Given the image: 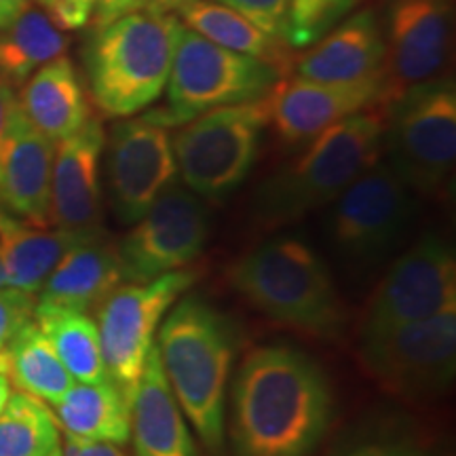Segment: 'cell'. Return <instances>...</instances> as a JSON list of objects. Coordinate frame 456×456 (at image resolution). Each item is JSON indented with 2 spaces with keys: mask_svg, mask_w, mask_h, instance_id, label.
Wrapping results in <instances>:
<instances>
[{
  "mask_svg": "<svg viewBox=\"0 0 456 456\" xmlns=\"http://www.w3.org/2000/svg\"><path fill=\"white\" fill-rule=\"evenodd\" d=\"M231 397L235 456H311L334 414L326 372L289 345L249 351Z\"/></svg>",
  "mask_w": 456,
  "mask_h": 456,
  "instance_id": "obj_1",
  "label": "cell"
},
{
  "mask_svg": "<svg viewBox=\"0 0 456 456\" xmlns=\"http://www.w3.org/2000/svg\"><path fill=\"white\" fill-rule=\"evenodd\" d=\"M157 349L182 414L203 446L222 456L228 383L239 349L232 319L199 296H184L165 317Z\"/></svg>",
  "mask_w": 456,
  "mask_h": 456,
  "instance_id": "obj_2",
  "label": "cell"
},
{
  "mask_svg": "<svg viewBox=\"0 0 456 456\" xmlns=\"http://www.w3.org/2000/svg\"><path fill=\"white\" fill-rule=\"evenodd\" d=\"M385 112L368 108L342 118L306 142L288 163L258 188L254 212L266 226L289 224L334 203L363 171L380 159Z\"/></svg>",
  "mask_w": 456,
  "mask_h": 456,
  "instance_id": "obj_3",
  "label": "cell"
},
{
  "mask_svg": "<svg viewBox=\"0 0 456 456\" xmlns=\"http://www.w3.org/2000/svg\"><path fill=\"white\" fill-rule=\"evenodd\" d=\"M228 281L260 313L317 338H336L345 305L326 260L296 237H275L243 254Z\"/></svg>",
  "mask_w": 456,
  "mask_h": 456,
  "instance_id": "obj_4",
  "label": "cell"
},
{
  "mask_svg": "<svg viewBox=\"0 0 456 456\" xmlns=\"http://www.w3.org/2000/svg\"><path fill=\"white\" fill-rule=\"evenodd\" d=\"M182 21L174 13L129 11L104 26L85 49L89 89L106 117L129 118L167 87Z\"/></svg>",
  "mask_w": 456,
  "mask_h": 456,
  "instance_id": "obj_5",
  "label": "cell"
},
{
  "mask_svg": "<svg viewBox=\"0 0 456 456\" xmlns=\"http://www.w3.org/2000/svg\"><path fill=\"white\" fill-rule=\"evenodd\" d=\"M285 74L279 68L220 47L182 24L167 81V102L144 117L163 127H180L214 108L265 100Z\"/></svg>",
  "mask_w": 456,
  "mask_h": 456,
  "instance_id": "obj_6",
  "label": "cell"
},
{
  "mask_svg": "<svg viewBox=\"0 0 456 456\" xmlns=\"http://www.w3.org/2000/svg\"><path fill=\"white\" fill-rule=\"evenodd\" d=\"M387 165L410 191L436 195L456 161V87L440 74L412 85L385 106Z\"/></svg>",
  "mask_w": 456,
  "mask_h": 456,
  "instance_id": "obj_7",
  "label": "cell"
},
{
  "mask_svg": "<svg viewBox=\"0 0 456 456\" xmlns=\"http://www.w3.org/2000/svg\"><path fill=\"white\" fill-rule=\"evenodd\" d=\"M265 104L222 106L180 125L171 135L178 178L208 201H222L243 184L258 161Z\"/></svg>",
  "mask_w": 456,
  "mask_h": 456,
  "instance_id": "obj_8",
  "label": "cell"
},
{
  "mask_svg": "<svg viewBox=\"0 0 456 456\" xmlns=\"http://www.w3.org/2000/svg\"><path fill=\"white\" fill-rule=\"evenodd\" d=\"M330 205V243L342 265L355 271H370L391 258L408 237L416 212L412 191L380 159Z\"/></svg>",
  "mask_w": 456,
  "mask_h": 456,
  "instance_id": "obj_9",
  "label": "cell"
},
{
  "mask_svg": "<svg viewBox=\"0 0 456 456\" xmlns=\"http://www.w3.org/2000/svg\"><path fill=\"white\" fill-rule=\"evenodd\" d=\"M197 279L199 273L186 266L144 283L117 285L98 306L95 323L106 374L129 403L163 317Z\"/></svg>",
  "mask_w": 456,
  "mask_h": 456,
  "instance_id": "obj_10",
  "label": "cell"
},
{
  "mask_svg": "<svg viewBox=\"0 0 456 456\" xmlns=\"http://www.w3.org/2000/svg\"><path fill=\"white\" fill-rule=\"evenodd\" d=\"M456 306V258L452 248L427 232L393 262L370 296L359 340L383 336Z\"/></svg>",
  "mask_w": 456,
  "mask_h": 456,
  "instance_id": "obj_11",
  "label": "cell"
},
{
  "mask_svg": "<svg viewBox=\"0 0 456 456\" xmlns=\"http://www.w3.org/2000/svg\"><path fill=\"white\" fill-rule=\"evenodd\" d=\"M359 359L393 395L419 399L446 391L456 374V306L359 340Z\"/></svg>",
  "mask_w": 456,
  "mask_h": 456,
  "instance_id": "obj_12",
  "label": "cell"
},
{
  "mask_svg": "<svg viewBox=\"0 0 456 456\" xmlns=\"http://www.w3.org/2000/svg\"><path fill=\"white\" fill-rule=\"evenodd\" d=\"M208 239L209 212L205 201L178 180L171 182L117 245L121 279L144 283L186 269L201 256Z\"/></svg>",
  "mask_w": 456,
  "mask_h": 456,
  "instance_id": "obj_13",
  "label": "cell"
},
{
  "mask_svg": "<svg viewBox=\"0 0 456 456\" xmlns=\"http://www.w3.org/2000/svg\"><path fill=\"white\" fill-rule=\"evenodd\" d=\"M104 151L112 209L123 224L131 226L178 180L171 134L146 117L125 118L114 123Z\"/></svg>",
  "mask_w": 456,
  "mask_h": 456,
  "instance_id": "obj_14",
  "label": "cell"
},
{
  "mask_svg": "<svg viewBox=\"0 0 456 456\" xmlns=\"http://www.w3.org/2000/svg\"><path fill=\"white\" fill-rule=\"evenodd\" d=\"M452 0H389L385 11V94L389 104L412 85L440 77L452 45Z\"/></svg>",
  "mask_w": 456,
  "mask_h": 456,
  "instance_id": "obj_15",
  "label": "cell"
},
{
  "mask_svg": "<svg viewBox=\"0 0 456 456\" xmlns=\"http://www.w3.org/2000/svg\"><path fill=\"white\" fill-rule=\"evenodd\" d=\"M385 83L328 85L306 78H279L262 100L266 125L289 146L306 144L322 131L368 108H385Z\"/></svg>",
  "mask_w": 456,
  "mask_h": 456,
  "instance_id": "obj_16",
  "label": "cell"
},
{
  "mask_svg": "<svg viewBox=\"0 0 456 456\" xmlns=\"http://www.w3.org/2000/svg\"><path fill=\"white\" fill-rule=\"evenodd\" d=\"M104 146L106 131L100 118H89L77 134L55 144L49 224L66 231L100 228Z\"/></svg>",
  "mask_w": 456,
  "mask_h": 456,
  "instance_id": "obj_17",
  "label": "cell"
},
{
  "mask_svg": "<svg viewBox=\"0 0 456 456\" xmlns=\"http://www.w3.org/2000/svg\"><path fill=\"white\" fill-rule=\"evenodd\" d=\"M385 60L383 21L374 9H362L319 38L294 68L296 77L315 83H385Z\"/></svg>",
  "mask_w": 456,
  "mask_h": 456,
  "instance_id": "obj_18",
  "label": "cell"
},
{
  "mask_svg": "<svg viewBox=\"0 0 456 456\" xmlns=\"http://www.w3.org/2000/svg\"><path fill=\"white\" fill-rule=\"evenodd\" d=\"M53 159L55 144L28 121L17 100L0 159V203L7 212L49 226Z\"/></svg>",
  "mask_w": 456,
  "mask_h": 456,
  "instance_id": "obj_19",
  "label": "cell"
},
{
  "mask_svg": "<svg viewBox=\"0 0 456 456\" xmlns=\"http://www.w3.org/2000/svg\"><path fill=\"white\" fill-rule=\"evenodd\" d=\"M135 456H199L186 416L163 372L157 345L131 397V436Z\"/></svg>",
  "mask_w": 456,
  "mask_h": 456,
  "instance_id": "obj_20",
  "label": "cell"
},
{
  "mask_svg": "<svg viewBox=\"0 0 456 456\" xmlns=\"http://www.w3.org/2000/svg\"><path fill=\"white\" fill-rule=\"evenodd\" d=\"M121 281L118 248L108 241L102 231H95L68 249L64 258L57 262L38 289V302L89 313L94 306H100Z\"/></svg>",
  "mask_w": 456,
  "mask_h": 456,
  "instance_id": "obj_21",
  "label": "cell"
},
{
  "mask_svg": "<svg viewBox=\"0 0 456 456\" xmlns=\"http://www.w3.org/2000/svg\"><path fill=\"white\" fill-rule=\"evenodd\" d=\"M17 100L28 121L53 144L70 138L91 118L81 78L66 55L38 68Z\"/></svg>",
  "mask_w": 456,
  "mask_h": 456,
  "instance_id": "obj_22",
  "label": "cell"
},
{
  "mask_svg": "<svg viewBox=\"0 0 456 456\" xmlns=\"http://www.w3.org/2000/svg\"><path fill=\"white\" fill-rule=\"evenodd\" d=\"M95 231L100 228L49 231L47 226H37L17 218L0 205V254H3L7 285L21 292L37 294L68 249Z\"/></svg>",
  "mask_w": 456,
  "mask_h": 456,
  "instance_id": "obj_23",
  "label": "cell"
},
{
  "mask_svg": "<svg viewBox=\"0 0 456 456\" xmlns=\"http://www.w3.org/2000/svg\"><path fill=\"white\" fill-rule=\"evenodd\" d=\"M51 408L66 433L117 446L129 442L131 403L110 376L98 383H74Z\"/></svg>",
  "mask_w": 456,
  "mask_h": 456,
  "instance_id": "obj_24",
  "label": "cell"
},
{
  "mask_svg": "<svg viewBox=\"0 0 456 456\" xmlns=\"http://www.w3.org/2000/svg\"><path fill=\"white\" fill-rule=\"evenodd\" d=\"M68 37L38 4L0 28V78L21 87L38 68L66 53Z\"/></svg>",
  "mask_w": 456,
  "mask_h": 456,
  "instance_id": "obj_25",
  "label": "cell"
},
{
  "mask_svg": "<svg viewBox=\"0 0 456 456\" xmlns=\"http://www.w3.org/2000/svg\"><path fill=\"white\" fill-rule=\"evenodd\" d=\"M178 20L203 38L235 53L256 57L275 66L283 74L289 66V47L277 38L269 37L245 20L237 11L216 3V0H195L178 11Z\"/></svg>",
  "mask_w": 456,
  "mask_h": 456,
  "instance_id": "obj_26",
  "label": "cell"
},
{
  "mask_svg": "<svg viewBox=\"0 0 456 456\" xmlns=\"http://www.w3.org/2000/svg\"><path fill=\"white\" fill-rule=\"evenodd\" d=\"M34 319L77 383H98L108 379L98 323L89 313L37 300Z\"/></svg>",
  "mask_w": 456,
  "mask_h": 456,
  "instance_id": "obj_27",
  "label": "cell"
},
{
  "mask_svg": "<svg viewBox=\"0 0 456 456\" xmlns=\"http://www.w3.org/2000/svg\"><path fill=\"white\" fill-rule=\"evenodd\" d=\"M0 355L4 359L11 383L28 395L43 399L49 406L60 402L74 385V379L38 328L37 319L28 322Z\"/></svg>",
  "mask_w": 456,
  "mask_h": 456,
  "instance_id": "obj_28",
  "label": "cell"
},
{
  "mask_svg": "<svg viewBox=\"0 0 456 456\" xmlns=\"http://www.w3.org/2000/svg\"><path fill=\"white\" fill-rule=\"evenodd\" d=\"M60 446V425L43 399L11 393L0 412V456H49Z\"/></svg>",
  "mask_w": 456,
  "mask_h": 456,
  "instance_id": "obj_29",
  "label": "cell"
},
{
  "mask_svg": "<svg viewBox=\"0 0 456 456\" xmlns=\"http://www.w3.org/2000/svg\"><path fill=\"white\" fill-rule=\"evenodd\" d=\"M359 4V0H289L285 45L309 49Z\"/></svg>",
  "mask_w": 456,
  "mask_h": 456,
  "instance_id": "obj_30",
  "label": "cell"
},
{
  "mask_svg": "<svg viewBox=\"0 0 456 456\" xmlns=\"http://www.w3.org/2000/svg\"><path fill=\"white\" fill-rule=\"evenodd\" d=\"M216 3L237 11L239 15L252 21L262 32L285 43L289 0H216Z\"/></svg>",
  "mask_w": 456,
  "mask_h": 456,
  "instance_id": "obj_31",
  "label": "cell"
},
{
  "mask_svg": "<svg viewBox=\"0 0 456 456\" xmlns=\"http://www.w3.org/2000/svg\"><path fill=\"white\" fill-rule=\"evenodd\" d=\"M34 294L3 285L0 288V353L15 338V334L34 319Z\"/></svg>",
  "mask_w": 456,
  "mask_h": 456,
  "instance_id": "obj_32",
  "label": "cell"
},
{
  "mask_svg": "<svg viewBox=\"0 0 456 456\" xmlns=\"http://www.w3.org/2000/svg\"><path fill=\"white\" fill-rule=\"evenodd\" d=\"M61 30H78L87 26L98 0H34Z\"/></svg>",
  "mask_w": 456,
  "mask_h": 456,
  "instance_id": "obj_33",
  "label": "cell"
},
{
  "mask_svg": "<svg viewBox=\"0 0 456 456\" xmlns=\"http://www.w3.org/2000/svg\"><path fill=\"white\" fill-rule=\"evenodd\" d=\"M60 452L61 456H125L117 444L87 440V437L72 436V433L64 436Z\"/></svg>",
  "mask_w": 456,
  "mask_h": 456,
  "instance_id": "obj_34",
  "label": "cell"
},
{
  "mask_svg": "<svg viewBox=\"0 0 456 456\" xmlns=\"http://www.w3.org/2000/svg\"><path fill=\"white\" fill-rule=\"evenodd\" d=\"M188 3L195 0H121L114 17L129 13V11H151V13H178Z\"/></svg>",
  "mask_w": 456,
  "mask_h": 456,
  "instance_id": "obj_35",
  "label": "cell"
},
{
  "mask_svg": "<svg viewBox=\"0 0 456 456\" xmlns=\"http://www.w3.org/2000/svg\"><path fill=\"white\" fill-rule=\"evenodd\" d=\"M342 456H431V454L414 446H406V444H366V446L353 448Z\"/></svg>",
  "mask_w": 456,
  "mask_h": 456,
  "instance_id": "obj_36",
  "label": "cell"
},
{
  "mask_svg": "<svg viewBox=\"0 0 456 456\" xmlns=\"http://www.w3.org/2000/svg\"><path fill=\"white\" fill-rule=\"evenodd\" d=\"M15 108H17V95L13 87L0 78V159H3L4 142H7L11 117H13Z\"/></svg>",
  "mask_w": 456,
  "mask_h": 456,
  "instance_id": "obj_37",
  "label": "cell"
},
{
  "mask_svg": "<svg viewBox=\"0 0 456 456\" xmlns=\"http://www.w3.org/2000/svg\"><path fill=\"white\" fill-rule=\"evenodd\" d=\"M34 0H0V28L13 21Z\"/></svg>",
  "mask_w": 456,
  "mask_h": 456,
  "instance_id": "obj_38",
  "label": "cell"
},
{
  "mask_svg": "<svg viewBox=\"0 0 456 456\" xmlns=\"http://www.w3.org/2000/svg\"><path fill=\"white\" fill-rule=\"evenodd\" d=\"M118 3H121V0H98V7H95V13H94L95 28L104 26L110 20H114V13H117Z\"/></svg>",
  "mask_w": 456,
  "mask_h": 456,
  "instance_id": "obj_39",
  "label": "cell"
},
{
  "mask_svg": "<svg viewBox=\"0 0 456 456\" xmlns=\"http://www.w3.org/2000/svg\"><path fill=\"white\" fill-rule=\"evenodd\" d=\"M11 397V379L7 372V366H4V359L0 355V412H3L4 403L9 402Z\"/></svg>",
  "mask_w": 456,
  "mask_h": 456,
  "instance_id": "obj_40",
  "label": "cell"
},
{
  "mask_svg": "<svg viewBox=\"0 0 456 456\" xmlns=\"http://www.w3.org/2000/svg\"><path fill=\"white\" fill-rule=\"evenodd\" d=\"M3 205V203H0ZM7 285V275H4V265H3V254H0V288Z\"/></svg>",
  "mask_w": 456,
  "mask_h": 456,
  "instance_id": "obj_41",
  "label": "cell"
},
{
  "mask_svg": "<svg viewBox=\"0 0 456 456\" xmlns=\"http://www.w3.org/2000/svg\"><path fill=\"white\" fill-rule=\"evenodd\" d=\"M49 456H61V452H60V446H57V448L53 450V452H51Z\"/></svg>",
  "mask_w": 456,
  "mask_h": 456,
  "instance_id": "obj_42",
  "label": "cell"
}]
</instances>
